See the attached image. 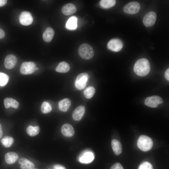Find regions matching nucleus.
<instances>
[{
  "label": "nucleus",
  "instance_id": "f257e3e1",
  "mask_svg": "<svg viewBox=\"0 0 169 169\" xmlns=\"http://www.w3.org/2000/svg\"><path fill=\"white\" fill-rule=\"evenodd\" d=\"M134 71L138 75L144 76L146 75L150 70V65L149 61L146 59L138 60L134 67Z\"/></svg>",
  "mask_w": 169,
  "mask_h": 169
},
{
  "label": "nucleus",
  "instance_id": "f03ea898",
  "mask_svg": "<svg viewBox=\"0 0 169 169\" xmlns=\"http://www.w3.org/2000/svg\"><path fill=\"white\" fill-rule=\"evenodd\" d=\"M78 53L81 58L86 60L91 59L94 54V51L92 46L86 43L82 44L79 46Z\"/></svg>",
  "mask_w": 169,
  "mask_h": 169
},
{
  "label": "nucleus",
  "instance_id": "7ed1b4c3",
  "mask_svg": "<svg viewBox=\"0 0 169 169\" xmlns=\"http://www.w3.org/2000/svg\"><path fill=\"white\" fill-rule=\"evenodd\" d=\"M138 147L141 151H147L150 150L153 145L152 139L149 137L141 135L139 138L137 142Z\"/></svg>",
  "mask_w": 169,
  "mask_h": 169
},
{
  "label": "nucleus",
  "instance_id": "20e7f679",
  "mask_svg": "<svg viewBox=\"0 0 169 169\" xmlns=\"http://www.w3.org/2000/svg\"><path fill=\"white\" fill-rule=\"evenodd\" d=\"M36 65L33 62H25L22 63L20 68V72L23 74H31L36 70Z\"/></svg>",
  "mask_w": 169,
  "mask_h": 169
},
{
  "label": "nucleus",
  "instance_id": "39448f33",
  "mask_svg": "<svg viewBox=\"0 0 169 169\" xmlns=\"http://www.w3.org/2000/svg\"><path fill=\"white\" fill-rule=\"evenodd\" d=\"M88 75L86 73H83L79 74L77 77L75 82L76 88L79 90H82L85 87L88 79Z\"/></svg>",
  "mask_w": 169,
  "mask_h": 169
},
{
  "label": "nucleus",
  "instance_id": "423d86ee",
  "mask_svg": "<svg viewBox=\"0 0 169 169\" xmlns=\"http://www.w3.org/2000/svg\"><path fill=\"white\" fill-rule=\"evenodd\" d=\"M95 158L93 152L89 150L83 151L79 157V161L81 163L88 164L92 162Z\"/></svg>",
  "mask_w": 169,
  "mask_h": 169
},
{
  "label": "nucleus",
  "instance_id": "0eeeda50",
  "mask_svg": "<svg viewBox=\"0 0 169 169\" xmlns=\"http://www.w3.org/2000/svg\"><path fill=\"white\" fill-rule=\"evenodd\" d=\"M163 102V100L160 97L157 95H153L148 97L146 99L145 104L147 106L151 107L156 108L159 104Z\"/></svg>",
  "mask_w": 169,
  "mask_h": 169
},
{
  "label": "nucleus",
  "instance_id": "6e6552de",
  "mask_svg": "<svg viewBox=\"0 0 169 169\" xmlns=\"http://www.w3.org/2000/svg\"><path fill=\"white\" fill-rule=\"evenodd\" d=\"M140 8V5L138 3L132 2L125 5L124 7L123 10L126 13L135 14L139 11Z\"/></svg>",
  "mask_w": 169,
  "mask_h": 169
},
{
  "label": "nucleus",
  "instance_id": "1a4fd4ad",
  "mask_svg": "<svg viewBox=\"0 0 169 169\" xmlns=\"http://www.w3.org/2000/svg\"><path fill=\"white\" fill-rule=\"evenodd\" d=\"M108 48L114 52H118L123 47V43L121 40L117 38L110 40L107 44Z\"/></svg>",
  "mask_w": 169,
  "mask_h": 169
},
{
  "label": "nucleus",
  "instance_id": "9d476101",
  "mask_svg": "<svg viewBox=\"0 0 169 169\" xmlns=\"http://www.w3.org/2000/svg\"><path fill=\"white\" fill-rule=\"evenodd\" d=\"M19 19L21 24L28 26L32 23L33 18L30 13L27 11H23L20 14Z\"/></svg>",
  "mask_w": 169,
  "mask_h": 169
},
{
  "label": "nucleus",
  "instance_id": "9b49d317",
  "mask_svg": "<svg viewBox=\"0 0 169 169\" xmlns=\"http://www.w3.org/2000/svg\"><path fill=\"white\" fill-rule=\"evenodd\" d=\"M156 19V15L154 12L151 11L147 13L144 17L143 22L146 27H149L153 25Z\"/></svg>",
  "mask_w": 169,
  "mask_h": 169
},
{
  "label": "nucleus",
  "instance_id": "f8f14e48",
  "mask_svg": "<svg viewBox=\"0 0 169 169\" xmlns=\"http://www.w3.org/2000/svg\"><path fill=\"white\" fill-rule=\"evenodd\" d=\"M17 61V58L16 56L12 54H9L5 58L4 61V66L7 69H12L15 66Z\"/></svg>",
  "mask_w": 169,
  "mask_h": 169
},
{
  "label": "nucleus",
  "instance_id": "ddd939ff",
  "mask_svg": "<svg viewBox=\"0 0 169 169\" xmlns=\"http://www.w3.org/2000/svg\"><path fill=\"white\" fill-rule=\"evenodd\" d=\"M85 112V108L83 105H80L76 107L72 114L73 119L75 121H79L82 118Z\"/></svg>",
  "mask_w": 169,
  "mask_h": 169
},
{
  "label": "nucleus",
  "instance_id": "4468645a",
  "mask_svg": "<svg viewBox=\"0 0 169 169\" xmlns=\"http://www.w3.org/2000/svg\"><path fill=\"white\" fill-rule=\"evenodd\" d=\"M61 132L64 136L67 137H72L74 134V130L73 127L68 123L64 124L62 126Z\"/></svg>",
  "mask_w": 169,
  "mask_h": 169
},
{
  "label": "nucleus",
  "instance_id": "2eb2a0df",
  "mask_svg": "<svg viewBox=\"0 0 169 169\" xmlns=\"http://www.w3.org/2000/svg\"><path fill=\"white\" fill-rule=\"evenodd\" d=\"M61 10L64 14L68 16L75 13L77 11V8L74 4L69 3L64 5Z\"/></svg>",
  "mask_w": 169,
  "mask_h": 169
},
{
  "label": "nucleus",
  "instance_id": "dca6fc26",
  "mask_svg": "<svg viewBox=\"0 0 169 169\" xmlns=\"http://www.w3.org/2000/svg\"><path fill=\"white\" fill-rule=\"evenodd\" d=\"M18 157L17 153L14 152H8L6 153L5 156V161L8 164L15 163L18 160Z\"/></svg>",
  "mask_w": 169,
  "mask_h": 169
},
{
  "label": "nucleus",
  "instance_id": "f3484780",
  "mask_svg": "<svg viewBox=\"0 0 169 169\" xmlns=\"http://www.w3.org/2000/svg\"><path fill=\"white\" fill-rule=\"evenodd\" d=\"M18 162L21 169H33L34 167V164L25 157L20 158Z\"/></svg>",
  "mask_w": 169,
  "mask_h": 169
},
{
  "label": "nucleus",
  "instance_id": "a211bd4d",
  "mask_svg": "<svg viewBox=\"0 0 169 169\" xmlns=\"http://www.w3.org/2000/svg\"><path fill=\"white\" fill-rule=\"evenodd\" d=\"M54 34V29L51 27H48L46 29L43 33V39L46 42H50L52 39Z\"/></svg>",
  "mask_w": 169,
  "mask_h": 169
},
{
  "label": "nucleus",
  "instance_id": "6ab92c4d",
  "mask_svg": "<svg viewBox=\"0 0 169 169\" xmlns=\"http://www.w3.org/2000/svg\"><path fill=\"white\" fill-rule=\"evenodd\" d=\"M78 18L75 16L70 17L66 22L65 27L67 29L74 30L77 27Z\"/></svg>",
  "mask_w": 169,
  "mask_h": 169
},
{
  "label": "nucleus",
  "instance_id": "aec40b11",
  "mask_svg": "<svg viewBox=\"0 0 169 169\" xmlns=\"http://www.w3.org/2000/svg\"><path fill=\"white\" fill-rule=\"evenodd\" d=\"M71 105L70 100L68 98H65L60 101L58 104L59 108L60 110L66 112L69 108Z\"/></svg>",
  "mask_w": 169,
  "mask_h": 169
},
{
  "label": "nucleus",
  "instance_id": "412c9836",
  "mask_svg": "<svg viewBox=\"0 0 169 169\" xmlns=\"http://www.w3.org/2000/svg\"><path fill=\"white\" fill-rule=\"evenodd\" d=\"M4 104L6 108L12 107L14 108L17 109L19 106V104L16 100L10 98H6L4 100Z\"/></svg>",
  "mask_w": 169,
  "mask_h": 169
},
{
  "label": "nucleus",
  "instance_id": "4be33fe9",
  "mask_svg": "<svg viewBox=\"0 0 169 169\" xmlns=\"http://www.w3.org/2000/svg\"><path fill=\"white\" fill-rule=\"evenodd\" d=\"M111 146L114 153L118 155L121 153L122 151V145L116 139H113L111 141Z\"/></svg>",
  "mask_w": 169,
  "mask_h": 169
},
{
  "label": "nucleus",
  "instance_id": "5701e85b",
  "mask_svg": "<svg viewBox=\"0 0 169 169\" xmlns=\"http://www.w3.org/2000/svg\"><path fill=\"white\" fill-rule=\"evenodd\" d=\"M70 69L69 64L65 61L60 62L55 69L56 71L61 73H66Z\"/></svg>",
  "mask_w": 169,
  "mask_h": 169
},
{
  "label": "nucleus",
  "instance_id": "b1692460",
  "mask_svg": "<svg viewBox=\"0 0 169 169\" xmlns=\"http://www.w3.org/2000/svg\"><path fill=\"white\" fill-rule=\"evenodd\" d=\"M39 132V128L38 126L29 125L26 128V132L30 136H36L38 134Z\"/></svg>",
  "mask_w": 169,
  "mask_h": 169
},
{
  "label": "nucleus",
  "instance_id": "393cba45",
  "mask_svg": "<svg viewBox=\"0 0 169 169\" xmlns=\"http://www.w3.org/2000/svg\"><path fill=\"white\" fill-rule=\"evenodd\" d=\"M116 3L114 0H101L100 2V6L104 8H108L114 6Z\"/></svg>",
  "mask_w": 169,
  "mask_h": 169
},
{
  "label": "nucleus",
  "instance_id": "a878e982",
  "mask_svg": "<svg viewBox=\"0 0 169 169\" xmlns=\"http://www.w3.org/2000/svg\"><path fill=\"white\" fill-rule=\"evenodd\" d=\"M1 142L5 147L8 148L11 146L14 142L13 138L10 136H6L1 140Z\"/></svg>",
  "mask_w": 169,
  "mask_h": 169
},
{
  "label": "nucleus",
  "instance_id": "bb28decb",
  "mask_svg": "<svg viewBox=\"0 0 169 169\" xmlns=\"http://www.w3.org/2000/svg\"><path fill=\"white\" fill-rule=\"evenodd\" d=\"M95 92V88L92 86L87 87L84 92V94L85 98L90 99L93 97Z\"/></svg>",
  "mask_w": 169,
  "mask_h": 169
},
{
  "label": "nucleus",
  "instance_id": "cd10ccee",
  "mask_svg": "<svg viewBox=\"0 0 169 169\" xmlns=\"http://www.w3.org/2000/svg\"><path fill=\"white\" fill-rule=\"evenodd\" d=\"M51 105L47 102H44L42 104L41 110L42 113L47 114L49 113L52 110Z\"/></svg>",
  "mask_w": 169,
  "mask_h": 169
},
{
  "label": "nucleus",
  "instance_id": "c85d7f7f",
  "mask_svg": "<svg viewBox=\"0 0 169 169\" xmlns=\"http://www.w3.org/2000/svg\"><path fill=\"white\" fill-rule=\"evenodd\" d=\"M9 80V77L6 74L0 72V85L3 86L5 85Z\"/></svg>",
  "mask_w": 169,
  "mask_h": 169
},
{
  "label": "nucleus",
  "instance_id": "c756f323",
  "mask_svg": "<svg viewBox=\"0 0 169 169\" xmlns=\"http://www.w3.org/2000/svg\"><path fill=\"white\" fill-rule=\"evenodd\" d=\"M138 169H153L152 164L147 161L142 163L139 166Z\"/></svg>",
  "mask_w": 169,
  "mask_h": 169
},
{
  "label": "nucleus",
  "instance_id": "7c9ffc66",
  "mask_svg": "<svg viewBox=\"0 0 169 169\" xmlns=\"http://www.w3.org/2000/svg\"><path fill=\"white\" fill-rule=\"evenodd\" d=\"M110 169H124L121 165L119 163H115L111 166Z\"/></svg>",
  "mask_w": 169,
  "mask_h": 169
},
{
  "label": "nucleus",
  "instance_id": "2f4dec72",
  "mask_svg": "<svg viewBox=\"0 0 169 169\" xmlns=\"http://www.w3.org/2000/svg\"><path fill=\"white\" fill-rule=\"evenodd\" d=\"M53 169H66L63 166L58 164H56L53 166Z\"/></svg>",
  "mask_w": 169,
  "mask_h": 169
},
{
  "label": "nucleus",
  "instance_id": "473e14b6",
  "mask_svg": "<svg viewBox=\"0 0 169 169\" xmlns=\"http://www.w3.org/2000/svg\"><path fill=\"white\" fill-rule=\"evenodd\" d=\"M165 77L166 79L169 80V69H166L165 73Z\"/></svg>",
  "mask_w": 169,
  "mask_h": 169
},
{
  "label": "nucleus",
  "instance_id": "72a5a7b5",
  "mask_svg": "<svg viewBox=\"0 0 169 169\" xmlns=\"http://www.w3.org/2000/svg\"><path fill=\"white\" fill-rule=\"evenodd\" d=\"M5 35L4 31L0 28V39L3 38Z\"/></svg>",
  "mask_w": 169,
  "mask_h": 169
},
{
  "label": "nucleus",
  "instance_id": "f704fd0d",
  "mask_svg": "<svg viewBox=\"0 0 169 169\" xmlns=\"http://www.w3.org/2000/svg\"><path fill=\"white\" fill-rule=\"evenodd\" d=\"M7 2V0H0V7L5 5Z\"/></svg>",
  "mask_w": 169,
  "mask_h": 169
},
{
  "label": "nucleus",
  "instance_id": "c9c22d12",
  "mask_svg": "<svg viewBox=\"0 0 169 169\" xmlns=\"http://www.w3.org/2000/svg\"><path fill=\"white\" fill-rule=\"evenodd\" d=\"M3 134V132L2 129V127L1 124L0 123V139L2 137Z\"/></svg>",
  "mask_w": 169,
  "mask_h": 169
},
{
  "label": "nucleus",
  "instance_id": "e433bc0d",
  "mask_svg": "<svg viewBox=\"0 0 169 169\" xmlns=\"http://www.w3.org/2000/svg\"><path fill=\"white\" fill-rule=\"evenodd\" d=\"M38 68H36V70H38Z\"/></svg>",
  "mask_w": 169,
  "mask_h": 169
},
{
  "label": "nucleus",
  "instance_id": "4c0bfd02",
  "mask_svg": "<svg viewBox=\"0 0 169 169\" xmlns=\"http://www.w3.org/2000/svg\"><path fill=\"white\" fill-rule=\"evenodd\" d=\"M33 169H36V168H33Z\"/></svg>",
  "mask_w": 169,
  "mask_h": 169
}]
</instances>
